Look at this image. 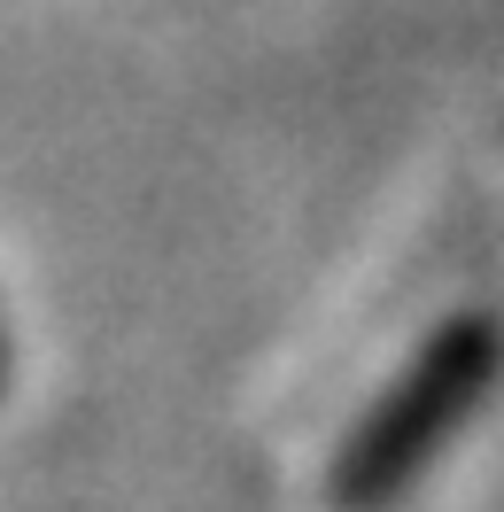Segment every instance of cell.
<instances>
[{
    "label": "cell",
    "instance_id": "cell-1",
    "mask_svg": "<svg viewBox=\"0 0 504 512\" xmlns=\"http://www.w3.org/2000/svg\"><path fill=\"white\" fill-rule=\"evenodd\" d=\"M497 365H504V326L489 311L442 319L411 350L404 373L373 396V412L349 427V443L334 450V474H326L334 505L342 512H388L411 481L427 474V458L458 435V419L497 388Z\"/></svg>",
    "mask_w": 504,
    "mask_h": 512
}]
</instances>
